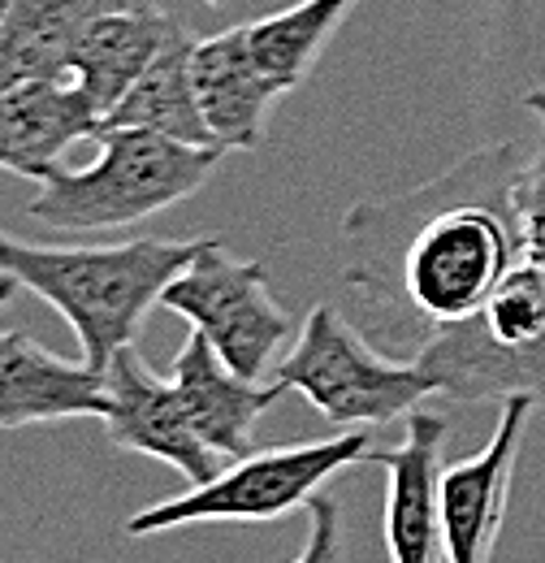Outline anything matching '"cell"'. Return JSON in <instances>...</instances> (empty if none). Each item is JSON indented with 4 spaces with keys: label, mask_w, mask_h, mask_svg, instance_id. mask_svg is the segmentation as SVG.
Masks as SVG:
<instances>
[{
    "label": "cell",
    "mask_w": 545,
    "mask_h": 563,
    "mask_svg": "<svg viewBox=\"0 0 545 563\" xmlns=\"http://www.w3.org/2000/svg\"><path fill=\"white\" fill-rule=\"evenodd\" d=\"M96 140V165L48 169L40 178V191L26 200V217L66 234L138 225L196 196L221 161V147L169 140L143 126H113Z\"/></svg>",
    "instance_id": "obj_3"
},
{
    "label": "cell",
    "mask_w": 545,
    "mask_h": 563,
    "mask_svg": "<svg viewBox=\"0 0 545 563\" xmlns=\"http://www.w3.org/2000/svg\"><path fill=\"white\" fill-rule=\"evenodd\" d=\"M351 9H355V0H299L294 9L269 13L260 22H243L256 70L277 96L294 91L312 74V66L321 62L325 44L334 40V31Z\"/></svg>",
    "instance_id": "obj_17"
},
{
    "label": "cell",
    "mask_w": 545,
    "mask_h": 563,
    "mask_svg": "<svg viewBox=\"0 0 545 563\" xmlns=\"http://www.w3.org/2000/svg\"><path fill=\"white\" fill-rule=\"evenodd\" d=\"M515 217L524 234V256L545 265V152H529L515 183Z\"/></svg>",
    "instance_id": "obj_18"
},
{
    "label": "cell",
    "mask_w": 545,
    "mask_h": 563,
    "mask_svg": "<svg viewBox=\"0 0 545 563\" xmlns=\"http://www.w3.org/2000/svg\"><path fill=\"white\" fill-rule=\"evenodd\" d=\"M0 9H4V0H0Z\"/></svg>",
    "instance_id": "obj_23"
},
{
    "label": "cell",
    "mask_w": 545,
    "mask_h": 563,
    "mask_svg": "<svg viewBox=\"0 0 545 563\" xmlns=\"http://www.w3.org/2000/svg\"><path fill=\"white\" fill-rule=\"evenodd\" d=\"M191 82L204 109V122L216 147L225 152H252L265 143L269 109L281 100L256 70L247 26H230L196 40L191 48Z\"/></svg>",
    "instance_id": "obj_13"
},
{
    "label": "cell",
    "mask_w": 545,
    "mask_h": 563,
    "mask_svg": "<svg viewBox=\"0 0 545 563\" xmlns=\"http://www.w3.org/2000/svg\"><path fill=\"white\" fill-rule=\"evenodd\" d=\"M529 152L489 143L415 191L355 205L342 221V282L364 299L386 352H415L477 317L524 261L515 183Z\"/></svg>",
    "instance_id": "obj_1"
},
{
    "label": "cell",
    "mask_w": 545,
    "mask_h": 563,
    "mask_svg": "<svg viewBox=\"0 0 545 563\" xmlns=\"http://www.w3.org/2000/svg\"><path fill=\"white\" fill-rule=\"evenodd\" d=\"M138 4H156V0H138Z\"/></svg>",
    "instance_id": "obj_22"
},
{
    "label": "cell",
    "mask_w": 545,
    "mask_h": 563,
    "mask_svg": "<svg viewBox=\"0 0 545 563\" xmlns=\"http://www.w3.org/2000/svg\"><path fill=\"white\" fill-rule=\"evenodd\" d=\"M200 239H126L96 247L26 243L0 230V269L22 290L53 303L78 334L82 360L109 368V360L135 343L143 317L160 303L169 278L191 261Z\"/></svg>",
    "instance_id": "obj_2"
},
{
    "label": "cell",
    "mask_w": 545,
    "mask_h": 563,
    "mask_svg": "<svg viewBox=\"0 0 545 563\" xmlns=\"http://www.w3.org/2000/svg\"><path fill=\"white\" fill-rule=\"evenodd\" d=\"M191 48H196V40L178 26L169 35V44L152 57V66L135 78V87L104 113L100 131L143 126V131H160L169 140L216 147L204 122V109H200V96H196V82H191Z\"/></svg>",
    "instance_id": "obj_16"
},
{
    "label": "cell",
    "mask_w": 545,
    "mask_h": 563,
    "mask_svg": "<svg viewBox=\"0 0 545 563\" xmlns=\"http://www.w3.org/2000/svg\"><path fill=\"white\" fill-rule=\"evenodd\" d=\"M442 446L446 417L411 408L403 442L368 455L386 468V551L394 563L442 555Z\"/></svg>",
    "instance_id": "obj_9"
},
{
    "label": "cell",
    "mask_w": 545,
    "mask_h": 563,
    "mask_svg": "<svg viewBox=\"0 0 545 563\" xmlns=\"http://www.w3.org/2000/svg\"><path fill=\"white\" fill-rule=\"evenodd\" d=\"M308 507L316 511V520H325V516L334 520V516H338V511H334V503H330V498H316V494L308 498ZM330 555H338V542H334V525H330V529H325V525H316V538H312V542L299 551V560H330Z\"/></svg>",
    "instance_id": "obj_19"
},
{
    "label": "cell",
    "mask_w": 545,
    "mask_h": 563,
    "mask_svg": "<svg viewBox=\"0 0 545 563\" xmlns=\"http://www.w3.org/2000/svg\"><path fill=\"white\" fill-rule=\"evenodd\" d=\"M372 455V438L364 429H338L321 442L299 446H269L247 451L234 464H225L212 482H200L178 498H165L156 507L135 511L122 533L126 538H152L204 520H277L294 507H308V498L321 490L334 473Z\"/></svg>",
    "instance_id": "obj_4"
},
{
    "label": "cell",
    "mask_w": 545,
    "mask_h": 563,
    "mask_svg": "<svg viewBox=\"0 0 545 563\" xmlns=\"http://www.w3.org/2000/svg\"><path fill=\"white\" fill-rule=\"evenodd\" d=\"M533 412H537L533 395H507L493 438L472 460H459L442 473V560L446 563H480L493 555L520 442Z\"/></svg>",
    "instance_id": "obj_8"
},
{
    "label": "cell",
    "mask_w": 545,
    "mask_h": 563,
    "mask_svg": "<svg viewBox=\"0 0 545 563\" xmlns=\"http://www.w3.org/2000/svg\"><path fill=\"white\" fill-rule=\"evenodd\" d=\"M272 382L281 390H299L338 429L386 424L394 417H408L420 399L437 395L433 377L415 360L403 364L372 352L330 303H316L308 312L294 347L277 364Z\"/></svg>",
    "instance_id": "obj_5"
},
{
    "label": "cell",
    "mask_w": 545,
    "mask_h": 563,
    "mask_svg": "<svg viewBox=\"0 0 545 563\" xmlns=\"http://www.w3.org/2000/svg\"><path fill=\"white\" fill-rule=\"evenodd\" d=\"M160 308L178 312L200 330L212 352L243 377H265L277 347L294 334L286 308H277L265 286L260 261H234L221 239H200L191 261L169 278Z\"/></svg>",
    "instance_id": "obj_6"
},
{
    "label": "cell",
    "mask_w": 545,
    "mask_h": 563,
    "mask_svg": "<svg viewBox=\"0 0 545 563\" xmlns=\"http://www.w3.org/2000/svg\"><path fill=\"white\" fill-rule=\"evenodd\" d=\"M529 109H537V113H542V122H545V91H533V96H529Z\"/></svg>",
    "instance_id": "obj_21"
},
{
    "label": "cell",
    "mask_w": 545,
    "mask_h": 563,
    "mask_svg": "<svg viewBox=\"0 0 545 563\" xmlns=\"http://www.w3.org/2000/svg\"><path fill=\"white\" fill-rule=\"evenodd\" d=\"M104 433L113 446L135 451L147 460H160L169 468H178L191 486L212 482L225 464L221 455L196 433V424L187 417L174 377L160 382L143 360L135 343H126L122 352L109 360L104 368Z\"/></svg>",
    "instance_id": "obj_7"
},
{
    "label": "cell",
    "mask_w": 545,
    "mask_h": 563,
    "mask_svg": "<svg viewBox=\"0 0 545 563\" xmlns=\"http://www.w3.org/2000/svg\"><path fill=\"white\" fill-rule=\"evenodd\" d=\"M174 390L196 424V433L221 460H238L252 451L256 421L286 395L277 382L260 386L256 377L234 373L221 355L212 352L204 334L196 330L187 347L174 360Z\"/></svg>",
    "instance_id": "obj_12"
},
{
    "label": "cell",
    "mask_w": 545,
    "mask_h": 563,
    "mask_svg": "<svg viewBox=\"0 0 545 563\" xmlns=\"http://www.w3.org/2000/svg\"><path fill=\"white\" fill-rule=\"evenodd\" d=\"M13 290H18V282H13L9 274H4V269H0V308L13 299Z\"/></svg>",
    "instance_id": "obj_20"
},
{
    "label": "cell",
    "mask_w": 545,
    "mask_h": 563,
    "mask_svg": "<svg viewBox=\"0 0 545 563\" xmlns=\"http://www.w3.org/2000/svg\"><path fill=\"white\" fill-rule=\"evenodd\" d=\"M178 31V22L169 13H160L156 4H122L100 13L82 40L74 44L69 74L82 82V91L96 100L100 113H109L147 66L152 57L169 44V35Z\"/></svg>",
    "instance_id": "obj_14"
},
{
    "label": "cell",
    "mask_w": 545,
    "mask_h": 563,
    "mask_svg": "<svg viewBox=\"0 0 545 563\" xmlns=\"http://www.w3.org/2000/svg\"><path fill=\"white\" fill-rule=\"evenodd\" d=\"M104 113L74 74L26 78L0 91V169L44 178L62 165L69 143L96 140Z\"/></svg>",
    "instance_id": "obj_10"
},
{
    "label": "cell",
    "mask_w": 545,
    "mask_h": 563,
    "mask_svg": "<svg viewBox=\"0 0 545 563\" xmlns=\"http://www.w3.org/2000/svg\"><path fill=\"white\" fill-rule=\"evenodd\" d=\"M104 373L69 364L18 330H0V429L104 417Z\"/></svg>",
    "instance_id": "obj_11"
},
{
    "label": "cell",
    "mask_w": 545,
    "mask_h": 563,
    "mask_svg": "<svg viewBox=\"0 0 545 563\" xmlns=\"http://www.w3.org/2000/svg\"><path fill=\"white\" fill-rule=\"evenodd\" d=\"M131 0H4L0 9V91L26 78L69 74L82 31ZM138 4V0H135Z\"/></svg>",
    "instance_id": "obj_15"
}]
</instances>
